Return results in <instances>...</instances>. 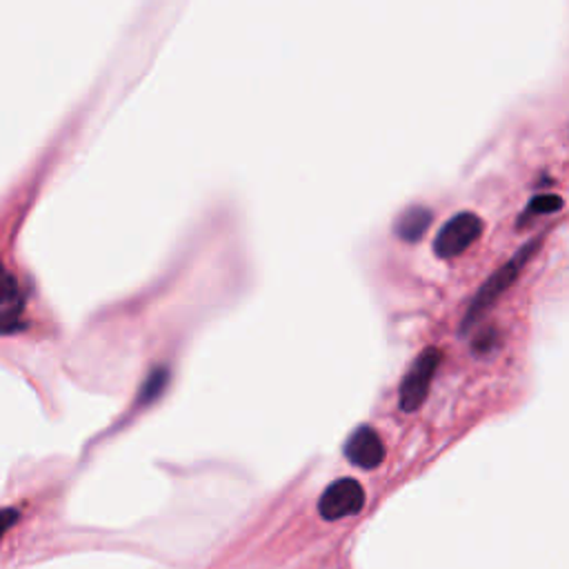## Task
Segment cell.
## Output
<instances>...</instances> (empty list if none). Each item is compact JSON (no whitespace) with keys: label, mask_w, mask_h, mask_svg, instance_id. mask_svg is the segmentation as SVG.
Instances as JSON below:
<instances>
[{"label":"cell","mask_w":569,"mask_h":569,"mask_svg":"<svg viewBox=\"0 0 569 569\" xmlns=\"http://www.w3.org/2000/svg\"><path fill=\"white\" fill-rule=\"evenodd\" d=\"M20 305L7 309V311H0V333H16V331H22L27 327V322L20 318Z\"/></svg>","instance_id":"cell-8"},{"label":"cell","mask_w":569,"mask_h":569,"mask_svg":"<svg viewBox=\"0 0 569 569\" xmlns=\"http://www.w3.org/2000/svg\"><path fill=\"white\" fill-rule=\"evenodd\" d=\"M440 360H442L440 349L427 347L411 362V367L407 369V373L402 378V385H400V407L405 411H416L425 402L429 385L433 380V373H436Z\"/></svg>","instance_id":"cell-3"},{"label":"cell","mask_w":569,"mask_h":569,"mask_svg":"<svg viewBox=\"0 0 569 569\" xmlns=\"http://www.w3.org/2000/svg\"><path fill=\"white\" fill-rule=\"evenodd\" d=\"M18 520V511L13 509H0V536Z\"/></svg>","instance_id":"cell-10"},{"label":"cell","mask_w":569,"mask_h":569,"mask_svg":"<svg viewBox=\"0 0 569 569\" xmlns=\"http://www.w3.org/2000/svg\"><path fill=\"white\" fill-rule=\"evenodd\" d=\"M538 247H540V238H536V240L522 244V247L518 249V253H513L498 271H493V273L482 282V287L476 291L473 300L469 302V307H467V311H465L460 331L471 329V327L485 316V311L513 284V280L518 278L520 269L529 262V258L538 251Z\"/></svg>","instance_id":"cell-1"},{"label":"cell","mask_w":569,"mask_h":569,"mask_svg":"<svg viewBox=\"0 0 569 569\" xmlns=\"http://www.w3.org/2000/svg\"><path fill=\"white\" fill-rule=\"evenodd\" d=\"M482 233V220L473 211H460L451 216L433 238V251L438 258H456L467 251Z\"/></svg>","instance_id":"cell-2"},{"label":"cell","mask_w":569,"mask_h":569,"mask_svg":"<svg viewBox=\"0 0 569 569\" xmlns=\"http://www.w3.org/2000/svg\"><path fill=\"white\" fill-rule=\"evenodd\" d=\"M362 505H365V491L360 482L353 478H340V480H333L320 496L318 513L331 522V520H340L358 513Z\"/></svg>","instance_id":"cell-4"},{"label":"cell","mask_w":569,"mask_h":569,"mask_svg":"<svg viewBox=\"0 0 569 569\" xmlns=\"http://www.w3.org/2000/svg\"><path fill=\"white\" fill-rule=\"evenodd\" d=\"M18 296V282L16 278L7 271V267L0 262V305L13 302Z\"/></svg>","instance_id":"cell-9"},{"label":"cell","mask_w":569,"mask_h":569,"mask_svg":"<svg viewBox=\"0 0 569 569\" xmlns=\"http://www.w3.org/2000/svg\"><path fill=\"white\" fill-rule=\"evenodd\" d=\"M562 209V198L553 196V193H542L529 200L527 213H551V211H560Z\"/></svg>","instance_id":"cell-7"},{"label":"cell","mask_w":569,"mask_h":569,"mask_svg":"<svg viewBox=\"0 0 569 569\" xmlns=\"http://www.w3.org/2000/svg\"><path fill=\"white\" fill-rule=\"evenodd\" d=\"M345 456L349 458L351 465H356L360 469H373L385 458V445L371 427L362 425L349 436V440L345 445Z\"/></svg>","instance_id":"cell-5"},{"label":"cell","mask_w":569,"mask_h":569,"mask_svg":"<svg viewBox=\"0 0 569 569\" xmlns=\"http://www.w3.org/2000/svg\"><path fill=\"white\" fill-rule=\"evenodd\" d=\"M431 224V211L427 207H409L396 222V233L407 242H418Z\"/></svg>","instance_id":"cell-6"}]
</instances>
